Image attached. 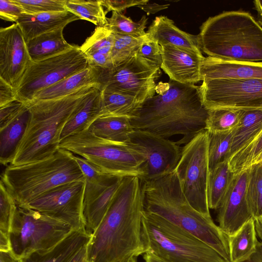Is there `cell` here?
Instances as JSON below:
<instances>
[{
	"instance_id": "cell-1",
	"label": "cell",
	"mask_w": 262,
	"mask_h": 262,
	"mask_svg": "<svg viewBox=\"0 0 262 262\" xmlns=\"http://www.w3.org/2000/svg\"><path fill=\"white\" fill-rule=\"evenodd\" d=\"M144 198L141 179L122 178L111 204L88 244L89 262H118L145 253L142 238Z\"/></svg>"
},
{
	"instance_id": "cell-2",
	"label": "cell",
	"mask_w": 262,
	"mask_h": 262,
	"mask_svg": "<svg viewBox=\"0 0 262 262\" xmlns=\"http://www.w3.org/2000/svg\"><path fill=\"white\" fill-rule=\"evenodd\" d=\"M145 101L130 119L134 130L149 132L168 139L182 136L180 146L205 130L208 110L203 104L199 86L169 79Z\"/></svg>"
},
{
	"instance_id": "cell-3",
	"label": "cell",
	"mask_w": 262,
	"mask_h": 262,
	"mask_svg": "<svg viewBox=\"0 0 262 262\" xmlns=\"http://www.w3.org/2000/svg\"><path fill=\"white\" fill-rule=\"evenodd\" d=\"M145 210L157 214L192 233L230 262L229 236L196 211L184 195L177 173L142 182Z\"/></svg>"
},
{
	"instance_id": "cell-4",
	"label": "cell",
	"mask_w": 262,
	"mask_h": 262,
	"mask_svg": "<svg viewBox=\"0 0 262 262\" xmlns=\"http://www.w3.org/2000/svg\"><path fill=\"white\" fill-rule=\"evenodd\" d=\"M196 36L208 57L262 62V26L248 12L227 11L209 17Z\"/></svg>"
},
{
	"instance_id": "cell-5",
	"label": "cell",
	"mask_w": 262,
	"mask_h": 262,
	"mask_svg": "<svg viewBox=\"0 0 262 262\" xmlns=\"http://www.w3.org/2000/svg\"><path fill=\"white\" fill-rule=\"evenodd\" d=\"M95 88L86 86L61 98L26 103L31 112L30 121L10 165L39 161L55 154L59 149L61 133L68 120L85 96Z\"/></svg>"
},
{
	"instance_id": "cell-6",
	"label": "cell",
	"mask_w": 262,
	"mask_h": 262,
	"mask_svg": "<svg viewBox=\"0 0 262 262\" xmlns=\"http://www.w3.org/2000/svg\"><path fill=\"white\" fill-rule=\"evenodd\" d=\"M85 178L70 151L59 149L51 157L19 165H9L1 181L17 205L25 206L49 190Z\"/></svg>"
},
{
	"instance_id": "cell-7",
	"label": "cell",
	"mask_w": 262,
	"mask_h": 262,
	"mask_svg": "<svg viewBox=\"0 0 262 262\" xmlns=\"http://www.w3.org/2000/svg\"><path fill=\"white\" fill-rule=\"evenodd\" d=\"M142 238L145 253L166 262H230L192 233L145 210Z\"/></svg>"
},
{
	"instance_id": "cell-8",
	"label": "cell",
	"mask_w": 262,
	"mask_h": 262,
	"mask_svg": "<svg viewBox=\"0 0 262 262\" xmlns=\"http://www.w3.org/2000/svg\"><path fill=\"white\" fill-rule=\"evenodd\" d=\"M59 149L82 157L99 170L117 178L144 176L146 158L144 154L128 143L100 138L89 129L61 141Z\"/></svg>"
},
{
	"instance_id": "cell-9",
	"label": "cell",
	"mask_w": 262,
	"mask_h": 262,
	"mask_svg": "<svg viewBox=\"0 0 262 262\" xmlns=\"http://www.w3.org/2000/svg\"><path fill=\"white\" fill-rule=\"evenodd\" d=\"M72 230L64 222L17 205L10 234L12 252L21 259L33 253L46 251Z\"/></svg>"
},
{
	"instance_id": "cell-10",
	"label": "cell",
	"mask_w": 262,
	"mask_h": 262,
	"mask_svg": "<svg viewBox=\"0 0 262 262\" xmlns=\"http://www.w3.org/2000/svg\"><path fill=\"white\" fill-rule=\"evenodd\" d=\"M208 145L209 133L205 129L182 148L174 170L190 204L202 214L210 217L207 198Z\"/></svg>"
},
{
	"instance_id": "cell-11",
	"label": "cell",
	"mask_w": 262,
	"mask_h": 262,
	"mask_svg": "<svg viewBox=\"0 0 262 262\" xmlns=\"http://www.w3.org/2000/svg\"><path fill=\"white\" fill-rule=\"evenodd\" d=\"M89 66L80 47L46 59L32 62L16 90V99L28 103L39 91Z\"/></svg>"
},
{
	"instance_id": "cell-12",
	"label": "cell",
	"mask_w": 262,
	"mask_h": 262,
	"mask_svg": "<svg viewBox=\"0 0 262 262\" xmlns=\"http://www.w3.org/2000/svg\"><path fill=\"white\" fill-rule=\"evenodd\" d=\"M160 68L140 57L137 53L118 65L103 69L100 90L134 97L143 103L156 93V81Z\"/></svg>"
},
{
	"instance_id": "cell-13",
	"label": "cell",
	"mask_w": 262,
	"mask_h": 262,
	"mask_svg": "<svg viewBox=\"0 0 262 262\" xmlns=\"http://www.w3.org/2000/svg\"><path fill=\"white\" fill-rule=\"evenodd\" d=\"M199 92L208 110H262L261 79H205Z\"/></svg>"
},
{
	"instance_id": "cell-14",
	"label": "cell",
	"mask_w": 262,
	"mask_h": 262,
	"mask_svg": "<svg viewBox=\"0 0 262 262\" xmlns=\"http://www.w3.org/2000/svg\"><path fill=\"white\" fill-rule=\"evenodd\" d=\"M84 189L85 181L69 182L49 190L23 207L64 222L73 230L85 228L83 214Z\"/></svg>"
},
{
	"instance_id": "cell-15",
	"label": "cell",
	"mask_w": 262,
	"mask_h": 262,
	"mask_svg": "<svg viewBox=\"0 0 262 262\" xmlns=\"http://www.w3.org/2000/svg\"><path fill=\"white\" fill-rule=\"evenodd\" d=\"M127 143L142 152L146 158L142 182L154 180L173 172L180 158L181 149L176 142L149 132L134 130Z\"/></svg>"
},
{
	"instance_id": "cell-16",
	"label": "cell",
	"mask_w": 262,
	"mask_h": 262,
	"mask_svg": "<svg viewBox=\"0 0 262 262\" xmlns=\"http://www.w3.org/2000/svg\"><path fill=\"white\" fill-rule=\"evenodd\" d=\"M32 62L27 42L17 23L0 29V78L18 88Z\"/></svg>"
},
{
	"instance_id": "cell-17",
	"label": "cell",
	"mask_w": 262,
	"mask_h": 262,
	"mask_svg": "<svg viewBox=\"0 0 262 262\" xmlns=\"http://www.w3.org/2000/svg\"><path fill=\"white\" fill-rule=\"evenodd\" d=\"M122 178L101 173L85 179L83 214L85 229L90 233L103 219Z\"/></svg>"
},
{
	"instance_id": "cell-18",
	"label": "cell",
	"mask_w": 262,
	"mask_h": 262,
	"mask_svg": "<svg viewBox=\"0 0 262 262\" xmlns=\"http://www.w3.org/2000/svg\"><path fill=\"white\" fill-rule=\"evenodd\" d=\"M249 172L248 169L233 176L217 209L219 226L228 236L233 235L253 218L246 198Z\"/></svg>"
},
{
	"instance_id": "cell-19",
	"label": "cell",
	"mask_w": 262,
	"mask_h": 262,
	"mask_svg": "<svg viewBox=\"0 0 262 262\" xmlns=\"http://www.w3.org/2000/svg\"><path fill=\"white\" fill-rule=\"evenodd\" d=\"M161 48L160 68L170 80L185 84H195L202 81L201 68L205 57L203 55L171 46Z\"/></svg>"
},
{
	"instance_id": "cell-20",
	"label": "cell",
	"mask_w": 262,
	"mask_h": 262,
	"mask_svg": "<svg viewBox=\"0 0 262 262\" xmlns=\"http://www.w3.org/2000/svg\"><path fill=\"white\" fill-rule=\"evenodd\" d=\"M205 79H261L262 62L224 60L204 57L201 68Z\"/></svg>"
},
{
	"instance_id": "cell-21",
	"label": "cell",
	"mask_w": 262,
	"mask_h": 262,
	"mask_svg": "<svg viewBox=\"0 0 262 262\" xmlns=\"http://www.w3.org/2000/svg\"><path fill=\"white\" fill-rule=\"evenodd\" d=\"M146 34L160 46H171L203 55L196 35L181 30L172 20L166 16L156 17L149 26Z\"/></svg>"
},
{
	"instance_id": "cell-22",
	"label": "cell",
	"mask_w": 262,
	"mask_h": 262,
	"mask_svg": "<svg viewBox=\"0 0 262 262\" xmlns=\"http://www.w3.org/2000/svg\"><path fill=\"white\" fill-rule=\"evenodd\" d=\"M80 19L69 11L37 14L23 13L16 23L19 26L25 39H30L42 34L64 28L68 24Z\"/></svg>"
},
{
	"instance_id": "cell-23",
	"label": "cell",
	"mask_w": 262,
	"mask_h": 262,
	"mask_svg": "<svg viewBox=\"0 0 262 262\" xmlns=\"http://www.w3.org/2000/svg\"><path fill=\"white\" fill-rule=\"evenodd\" d=\"M92 233L85 228L72 230L64 238L51 248L33 253L21 262H68L90 242Z\"/></svg>"
},
{
	"instance_id": "cell-24",
	"label": "cell",
	"mask_w": 262,
	"mask_h": 262,
	"mask_svg": "<svg viewBox=\"0 0 262 262\" xmlns=\"http://www.w3.org/2000/svg\"><path fill=\"white\" fill-rule=\"evenodd\" d=\"M102 70L100 68L89 66L85 69L39 91L35 95L33 100L59 98L90 86H95L100 90Z\"/></svg>"
},
{
	"instance_id": "cell-25",
	"label": "cell",
	"mask_w": 262,
	"mask_h": 262,
	"mask_svg": "<svg viewBox=\"0 0 262 262\" xmlns=\"http://www.w3.org/2000/svg\"><path fill=\"white\" fill-rule=\"evenodd\" d=\"M102 115L101 91L95 88L83 98L66 123L60 137L63 139L89 129Z\"/></svg>"
},
{
	"instance_id": "cell-26",
	"label": "cell",
	"mask_w": 262,
	"mask_h": 262,
	"mask_svg": "<svg viewBox=\"0 0 262 262\" xmlns=\"http://www.w3.org/2000/svg\"><path fill=\"white\" fill-rule=\"evenodd\" d=\"M31 112L26 104L13 119L0 127V162L11 164L27 130Z\"/></svg>"
},
{
	"instance_id": "cell-27",
	"label": "cell",
	"mask_w": 262,
	"mask_h": 262,
	"mask_svg": "<svg viewBox=\"0 0 262 262\" xmlns=\"http://www.w3.org/2000/svg\"><path fill=\"white\" fill-rule=\"evenodd\" d=\"M63 28L39 35L27 42L28 51L32 62L57 55L71 49L63 35Z\"/></svg>"
},
{
	"instance_id": "cell-28",
	"label": "cell",
	"mask_w": 262,
	"mask_h": 262,
	"mask_svg": "<svg viewBox=\"0 0 262 262\" xmlns=\"http://www.w3.org/2000/svg\"><path fill=\"white\" fill-rule=\"evenodd\" d=\"M88 129L100 138L120 143H127L134 130L129 118L113 116L98 117Z\"/></svg>"
},
{
	"instance_id": "cell-29",
	"label": "cell",
	"mask_w": 262,
	"mask_h": 262,
	"mask_svg": "<svg viewBox=\"0 0 262 262\" xmlns=\"http://www.w3.org/2000/svg\"><path fill=\"white\" fill-rule=\"evenodd\" d=\"M256 235L252 218L229 236L230 262H242L250 258L256 250L258 243Z\"/></svg>"
},
{
	"instance_id": "cell-30",
	"label": "cell",
	"mask_w": 262,
	"mask_h": 262,
	"mask_svg": "<svg viewBox=\"0 0 262 262\" xmlns=\"http://www.w3.org/2000/svg\"><path fill=\"white\" fill-rule=\"evenodd\" d=\"M262 130V110L241 111L233 132L230 156L250 142Z\"/></svg>"
},
{
	"instance_id": "cell-31",
	"label": "cell",
	"mask_w": 262,
	"mask_h": 262,
	"mask_svg": "<svg viewBox=\"0 0 262 262\" xmlns=\"http://www.w3.org/2000/svg\"><path fill=\"white\" fill-rule=\"evenodd\" d=\"M233 176L229 167L228 160L219 163L209 170L207 185L209 209L219 208Z\"/></svg>"
},
{
	"instance_id": "cell-32",
	"label": "cell",
	"mask_w": 262,
	"mask_h": 262,
	"mask_svg": "<svg viewBox=\"0 0 262 262\" xmlns=\"http://www.w3.org/2000/svg\"><path fill=\"white\" fill-rule=\"evenodd\" d=\"M101 116H121L131 119L142 104L134 97L105 90L101 91Z\"/></svg>"
},
{
	"instance_id": "cell-33",
	"label": "cell",
	"mask_w": 262,
	"mask_h": 262,
	"mask_svg": "<svg viewBox=\"0 0 262 262\" xmlns=\"http://www.w3.org/2000/svg\"><path fill=\"white\" fill-rule=\"evenodd\" d=\"M17 204L4 184H0V251L11 250L10 234Z\"/></svg>"
},
{
	"instance_id": "cell-34",
	"label": "cell",
	"mask_w": 262,
	"mask_h": 262,
	"mask_svg": "<svg viewBox=\"0 0 262 262\" xmlns=\"http://www.w3.org/2000/svg\"><path fill=\"white\" fill-rule=\"evenodd\" d=\"M262 155V130L250 142L228 160L229 167L234 174L245 171L255 165Z\"/></svg>"
},
{
	"instance_id": "cell-35",
	"label": "cell",
	"mask_w": 262,
	"mask_h": 262,
	"mask_svg": "<svg viewBox=\"0 0 262 262\" xmlns=\"http://www.w3.org/2000/svg\"><path fill=\"white\" fill-rule=\"evenodd\" d=\"M66 7L79 17L90 21L97 27L105 26L107 20L106 12L99 1L67 0Z\"/></svg>"
},
{
	"instance_id": "cell-36",
	"label": "cell",
	"mask_w": 262,
	"mask_h": 262,
	"mask_svg": "<svg viewBox=\"0 0 262 262\" xmlns=\"http://www.w3.org/2000/svg\"><path fill=\"white\" fill-rule=\"evenodd\" d=\"M249 169L246 198L253 218L255 220L262 217V162Z\"/></svg>"
},
{
	"instance_id": "cell-37",
	"label": "cell",
	"mask_w": 262,
	"mask_h": 262,
	"mask_svg": "<svg viewBox=\"0 0 262 262\" xmlns=\"http://www.w3.org/2000/svg\"><path fill=\"white\" fill-rule=\"evenodd\" d=\"M241 111L229 109L208 110L205 129L209 133L233 130L238 124Z\"/></svg>"
},
{
	"instance_id": "cell-38",
	"label": "cell",
	"mask_w": 262,
	"mask_h": 262,
	"mask_svg": "<svg viewBox=\"0 0 262 262\" xmlns=\"http://www.w3.org/2000/svg\"><path fill=\"white\" fill-rule=\"evenodd\" d=\"M105 26L114 34L141 37L146 35L145 31L147 18L143 15L138 22L134 21L120 12L113 11L110 18H107Z\"/></svg>"
},
{
	"instance_id": "cell-39",
	"label": "cell",
	"mask_w": 262,
	"mask_h": 262,
	"mask_svg": "<svg viewBox=\"0 0 262 262\" xmlns=\"http://www.w3.org/2000/svg\"><path fill=\"white\" fill-rule=\"evenodd\" d=\"M233 130L225 133H209L208 162L209 170L213 169L219 163L228 160L230 156Z\"/></svg>"
},
{
	"instance_id": "cell-40",
	"label": "cell",
	"mask_w": 262,
	"mask_h": 262,
	"mask_svg": "<svg viewBox=\"0 0 262 262\" xmlns=\"http://www.w3.org/2000/svg\"><path fill=\"white\" fill-rule=\"evenodd\" d=\"M114 42L111 54L114 66L136 55L146 35L137 37L114 34Z\"/></svg>"
},
{
	"instance_id": "cell-41",
	"label": "cell",
	"mask_w": 262,
	"mask_h": 262,
	"mask_svg": "<svg viewBox=\"0 0 262 262\" xmlns=\"http://www.w3.org/2000/svg\"><path fill=\"white\" fill-rule=\"evenodd\" d=\"M114 42V34L107 27H97L80 47L85 54L96 52L111 56Z\"/></svg>"
},
{
	"instance_id": "cell-42",
	"label": "cell",
	"mask_w": 262,
	"mask_h": 262,
	"mask_svg": "<svg viewBox=\"0 0 262 262\" xmlns=\"http://www.w3.org/2000/svg\"><path fill=\"white\" fill-rule=\"evenodd\" d=\"M22 8L26 13L37 14L67 11V0H12Z\"/></svg>"
},
{
	"instance_id": "cell-43",
	"label": "cell",
	"mask_w": 262,
	"mask_h": 262,
	"mask_svg": "<svg viewBox=\"0 0 262 262\" xmlns=\"http://www.w3.org/2000/svg\"><path fill=\"white\" fill-rule=\"evenodd\" d=\"M137 54L142 58L161 67L162 61L161 46L156 41L148 37L147 34Z\"/></svg>"
},
{
	"instance_id": "cell-44",
	"label": "cell",
	"mask_w": 262,
	"mask_h": 262,
	"mask_svg": "<svg viewBox=\"0 0 262 262\" xmlns=\"http://www.w3.org/2000/svg\"><path fill=\"white\" fill-rule=\"evenodd\" d=\"M25 13L24 9L12 0H0V17L2 19L16 23Z\"/></svg>"
},
{
	"instance_id": "cell-45",
	"label": "cell",
	"mask_w": 262,
	"mask_h": 262,
	"mask_svg": "<svg viewBox=\"0 0 262 262\" xmlns=\"http://www.w3.org/2000/svg\"><path fill=\"white\" fill-rule=\"evenodd\" d=\"M101 5L106 8L105 11L108 12L112 11L120 12L125 9L133 7L143 5L149 2L148 0H100Z\"/></svg>"
},
{
	"instance_id": "cell-46",
	"label": "cell",
	"mask_w": 262,
	"mask_h": 262,
	"mask_svg": "<svg viewBox=\"0 0 262 262\" xmlns=\"http://www.w3.org/2000/svg\"><path fill=\"white\" fill-rule=\"evenodd\" d=\"M26 104V103L16 99L0 107V127L15 117Z\"/></svg>"
},
{
	"instance_id": "cell-47",
	"label": "cell",
	"mask_w": 262,
	"mask_h": 262,
	"mask_svg": "<svg viewBox=\"0 0 262 262\" xmlns=\"http://www.w3.org/2000/svg\"><path fill=\"white\" fill-rule=\"evenodd\" d=\"M89 66L103 69L111 68L114 66L111 56L93 52L85 54Z\"/></svg>"
},
{
	"instance_id": "cell-48",
	"label": "cell",
	"mask_w": 262,
	"mask_h": 262,
	"mask_svg": "<svg viewBox=\"0 0 262 262\" xmlns=\"http://www.w3.org/2000/svg\"><path fill=\"white\" fill-rule=\"evenodd\" d=\"M16 99L15 89L0 78V107Z\"/></svg>"
},
{
	"instance_id": "cell-49",
	"label": "cell",
	"mask_w": 262,
	"mask_h": 262,
	"mask_svg": "<svg viewBox=\"0 0 262 262\" xmlns=\"http://www.w3.org/2000/svg\"><path fill=\"white\" fill-rule=\"evenodd\" d=\"M148 3L145 5L138 6V7L144 10L148 15L156 13L159 11L165 9L169 6V5H159L156 3L150 4Z\"/></svg>"
},
{
	"instance_id": "cell-50",
	"label": "cell",
	"mask_w": 262,
	"mask_h": 262,
	"mask_svg": "<svg viewBox=\"0 0 262 262\" xmlns=\"http://www.w3.org/2000/svg\"><path fill=\"white\" fill-rule=\"evenodd\" d=\"M88 244L79 250L68 262H89L88 259Z\"/></svg>"
},
{
	"instance_id": "cell-51",
	"label": "cell",
	"mask_w": 262,
	"mask_h": 262,
	"mask_svg": "<svg viewBox=\"0 0 262 262\" xmlns=\"http://www.w3.org/2000/svg\"><path fill=\"white\" fill-rule=\"evenodd\" d=\"M0 262H21L12 251H0Z\"/></svg>"
},
{
	"instance_id": "cell-52",
	"label": "cell",
	"mask_w": 262,
	"mask_h": 262,
	"mask_svg": "<svg viewBox=\"0 0 262 262\" xmlns=\"http://www.w3.org/2000/svg\"><path fill=\"white\" fill-rule=\"evenodd\" d=\"M254 9L257 12V21L262 26V5L259 3V0L253 2Z\"/></svg>"
},
{
	"instance_id": "cell-53",
	"label": "cell",
	"mask_w": 262,
	"mask_h": 262,
	"mask_svg": "<svg viewBox=\"0 0 262 262\" xmlns=\"http://www.w3.org/2000/svg\"><path fill=\"white\" fill-rule=\"evenodd\" d=\"M252 256L258 261L262 262V242H258L255 252Z\"/></svg>"
},
{
	"instance_id": "cell-54",
	"label": "cell",
	"mask_w": 262,
	"mask_h": 262,
	"mask_svg": "<svg viewBox=\"0 0 262 262\" xmlns=\"http://www.w3.org/2000/svg\"><path fill=\"white\" fill-rule=\"evenodd\" d=\"M144 262H166L156 257L152 254L146 252L143 255Z\"/></svg>"
},
{
	"instance_id": "cell-55",
	"label": "cell",
	"mask_w": 262,
	"mask_h": 262,
	"mask_svg": "<svg viewBox=\"0 0 262 262\" xmlns=\"http://www.w3.org/2000/svg\"><path fill=\"white\" fill-rule=\"evenodd\" d=\"M256 234L262 242V217L254 220Z\"/></svg>"
},
{
	"instance_id": "cell-56",
	"label": "cell",
	"mask_w": 262,
	"mask_h": 262,
	"mask_svg": "<svg viewBox=\"0 0 262 262\" xmlns=\"http://www.w3.org/2000/svg\"><path fill=\"white\" fill-rule=\"evenodd\" d=\"M118 262H138L137 257L131 256Z\"/></svg>"
},
{
	"instance_id": "cell-57",
	"label": "cell",
	"mask_w": 262,
	"mask_h": 262,
	"mask_svg": "<svg viewBox=\"0 0 262 262\" xmlns=\"http://www.w3.org/2000/svg\"><path fill=\"white\" fill-rule=\"evenodd\" d=\"M242 262H258L252 255L250 258Z\"/></svg>"
},
{
	"instance_id": "cell-58",
	"label": "cell",
	"mask_w": 262,
	"mask_h": 262,
	"mask_svg": "<svg viewBox=\"0 0 262 262\" xmlns=\"http://www.w3.org/2000/svg\"><path fill=\"white\" fill-rule=\"evenodd\" d=\"M261 162H262V155L258 158L255 164L259 163Z\"/></svg>"
},
{
	"instance_id": "cell-59",
	"label": "cell",
	"mask_w": 262,
	"mask_h": 262,
	"mask_svg": "<svg viewBox=\"0 0 262 262\" xmlns=\"http://www.w3.org/2000/svg\"><path fill=\"white\" fill-rule=\"evenodd\" d=\"M259 3L261 4V5H262V0H259Z\"/></svg>"
}]
</instances>
